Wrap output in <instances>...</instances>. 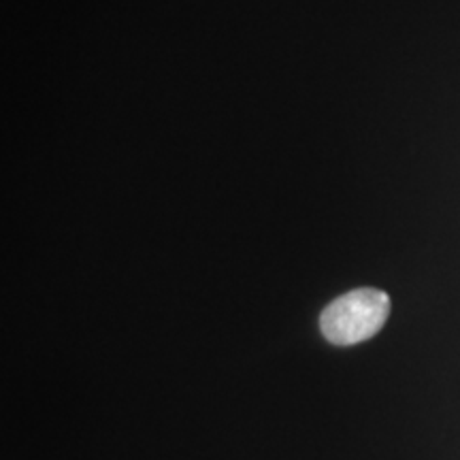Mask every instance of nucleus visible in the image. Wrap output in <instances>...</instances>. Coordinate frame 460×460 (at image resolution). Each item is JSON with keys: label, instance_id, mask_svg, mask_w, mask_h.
Listing matches in <instances>:
<instances>
[{"label": "nucleus", "instance_id": "1", "mask_svg": "<svg viewBox=\"0 0 460 460\" xmlns=\"http://www.w3.org/2000/svg\"><path fill=\"white\" fill-rule=\"evenodd\" d=\"M390 314V296L377 288H358L335 298L320 315L324 337L335 345H356L382 331Z\"/></svg>", "mask_w": 460, "mask_h": 460}]
</instances>
